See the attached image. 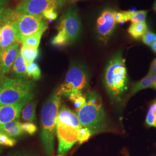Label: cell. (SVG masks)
I'll list each match as a JSON object with an SVG mask.
<instances>
[{"mask_svg": "<svg viewBox=\"0 0 156 156\" xmlns=\"http://www.w3.org/2000/svg\"><path fill=\"white\" fill-rule=\"evenodd\" d=\"M104 85L112 100L121 102L128 89V78L126 61L119 51L108 62L104 73Z\"/></svg>", "mask_w": 156, "mask_h": 156, "instance_id": "6da1fadb", "label": "cell"}, {"mask_svg": "<svg viewBox=\"0 0 156 156\" xmlns=\"http://www.w3.org/2000/svg\"><path fill=\"white\" fill-rule=\"evenodd\" d=\"M35 84L25 78H2L0 80V106L27 103L34 96Z\"/></svg>", "mask_w": 156, "mask_h": 156, "instance_id": "7a4b0ae2", "label": "cell"}, {"mask_svg": "<svg viewBox=\"0 0 156 156\" xmlns=\"http://www.w3.org/2000/svg\"><path fill=\"white\" fill-rule=\"evenodd\" d=\"M62 97L54 93L45 102L41 111V140L48 156L54 152L57 117L61 105Z\"/></svg>", "mask_w": 156, "mask_h": 156, "instance_id": "3957f363", "label": "cell"}, {"mask_svg": "<svg viewBox=\"0 0 156 156\" xmlns=\"http://www.w3.org/2000/svg\"><path fill=\"white\" fill-rule=\"evenodd\" d=\"M86 104L76 111L82 126L87 127L93 135L104 131L106 126V115L101 98L95 92H89Z\"/></svg>", "mask_w": 156, "mask_h": 156, "instance_id": "277c9868", "label": "cell"}, {"mask_svg": "<svg viewBox=\"0 0 156 156\" xmlns=\"http://www.w3.org/2000/svg\"><path fill=\"white\" fill-rule=\"evenodd\" d=\"M81 22L77 10L69 7L62 15L58 23L57 34L51 40L57 47H65L74 42L81 33Z\"/></svg>", "mask_w": 156, "mask_h": 156, "instance_id": "5b68a950", "label": "cell"}, {"mask_svg": "<svg viewBox=\"0 0 156 156\" xmlns=\"http://www.w3.org/2000/svg\"><path fill=\"white\" fill-rule=\"evenodd\" d=\"M13 27L20 44L26 37L39 32H45L48 28V23L43 15H19L13 23Z\"/></svg>", "mask_w": 156, "mask_h": 156, "instance_id": "8992f818", "label": "cell"}, {"mask_svg": "<svg viewBox=\"0 0 156 156\" xmlns=\"http://www.w3.org/2000/svg\"><path fill=\"white\" fill-rule=\"evenodd\" d=\"M89 78L83 68L79 66H73L66 74L65 80L56 91V94L68 97L74 91H82L88 85Z\"/></svg>", "mask_w": 156, "mask_h": 156, "instance_id": "52a82bcc", "label": "cell"}, {"mask_svg": "<svg viewBox=\"0 0 156 156\" xmlns=\"http://www.w3.org/2000/svg\"><path fill=\"white\" fill-rule=\"evenodd\" d=\"M59 8L54 0H23L17 6L15 12L19 15H42L46 11Z\"/></svg>", "mask_w": 156, "mask_h": 156, "instance_id": "ba28073f", "label": "cell"}, {"mask_svg": "<svg viewBox=\"0 0 156 156\" xmlns=\"http://www.w3.org/2000/svg\"><path fill=\"white\" fill-rule=\"evenodd\" d=\"M56 134L58 140V153L65 156L78 142V129L68 126L56 124Z\"/></svg>", "mask_w": 156, "mask_h": 156, "instance_id": "9c48e42d", "label": "cell"}, {"mask_svg": "<svg viewBox=\"0 0 156 156\" xmlns=\"http://www.w3.org/2000/svg\"><path fill=\"white\" fill-rule=\"evenodd\" d=\"M116 23L113 11L106 9L101 13L96 26L97 33L101 41L106 43L115 30Z\"/></svg>", "mask_w": 156, "mask_h": 156, "instance_id": "30bf717a", "label": "cell"}, {"mask_svg": "<svg viewBox=\"0 0 156 156\" xmlns=\"http://www.w3.org/2000/svg\"><path fill=\"white\" fill-rule=\"evenodd\" d=\"M13 22L7 17L0 24L1 39L0 49L7 48L12 45L19 43L13 27Z\"/></svg>", "mask_w": 156, "mask_h": 156, "instance_id": "8fae6325", "label": "cell"}, {"mask_svg": "<svg viewBox=\"0 0 156 156\" xmlns=\"http://www.w3.org/2000/svg\"><path fill=\"white\" fill-rule=\"evenodd\" d=\"M19 44L16 43L5 49H0V65L3 75L10 72L19 51Z\"/></svg>", "mask_w": 156, "mask_h": 156, "instance_id": "7c38bea8", "label": "cell"}, {"mask_svg": "<svg viewBox=\"0 0 156 156\" xmlns=\"http://www.w3.org/2000/svg\"><path fill=\"white\" fill-rule=\"evenodd\" d=\"M26 103L0 106V127L7 123L17 120Z\"/></svg>", "mask_w": 156, "mask_h": 156, "instance_id": "4fadbf2b", "label": "cell"}, {"mask_svg": "<svg viewBox=\"0 0 156 156\" xmlns=\"http://www.w3.org/2000/svg\"><path fill=\"white\" fill-rule=\"evenodd\" d=\"M57 124L70 126L79 129L82 127L77 113L65 105L60 108L57 117Z\"/></svg>", "mask_w": 156, "mask_h": 156, "instance_id": "5bb4252c", "label": "cell"}, {"mask_svg": "<svg viewBox=\"0 0 156 156\" xmlns=\"http://www.w3.org/2000/svg\"><path fill=\"white\" fill-rule=\"evenodd\" d=\"M27 64L20 53L17 54L16 58L12 68V75L15 78H25L27 76Z\"/></svg>", "mask_w": 156, "mask_h": 156, "instance_id": "9a60e30c", "label": "cell"}, {"mask_svg": "<svg viewBox=\"0 0 156 156\" xmlns=\"http://www.w3.org/2000/svg\"><path fill=\"white\" fill-rule=\"evenodd\" d=\"M21 124L18 120L7 123L0 127V131L6 134L11 138L19 137L24 134L21 127Z\"/></svg>", "mask_w": 156, "mask_h": 156, "instance_id": "2e32d148", "label": "cell"}, {"mask_svg": "<svg viewBox=\"0 0 156 156\" xmlns=\"http://www.w3.org/2000/svg\"><path fill=\"white\" fill-rule=\"evenodd\" d=\"M35 109L36 102L32 100L28 101L23 106L22 110V117L23 119L27 122L34 123L35 122Z\"/></svg>", "mask_w": 156, "mask_h": 156, "instance_id": "e0dca14e", "label": "cell"}, {"mask_svg": "<svg viewBox=\"0 0 156 156\" xmlns=\"http://www.w3.org/2000/svg\"><path fill=\"white\" fill-rule=\"evenodd\" d=\"M148 31L146 22L131 23L128 29V33L133 38L139 39Z\"/></svg>", "mask_w": 156, "mask_h": 156, "instance_id": "ac0fdd59", "label": "cell"}, {"mask_svg": "<svg viewBox=\"0 0 156 156\" xmlns=\"http://www.w3.org/2000/svg\"><path fill=\"white\" fill-rule=\"evenodd\" d=\"M20 53L27 66L34 62L39 55L38 48L25 45H22L20 49Z\"/></svg>", "mask_w": 156, "mask_h": 156, "instance_id": "d6986e66", "label": "cell"}, {"mask_svg": "<svg viewBox=\"0 0 156 156\" xmlns=\"http://www.w3.org/2000/svg\"><path fill=\"white\" fill-rule=\"evenodd\" d=\"M156 80V75H147L146 77L143 78L142 80H140L135 84H134L131 91V95H133L135 94V93L142 90L145 89L146 88H150L151 84L153 83V82Z\"/></svg>", "mask_w": 156, "mask_h": 156, "instance_id": "ffe728a7", "label": "cell"}, {"mask_svg": "<svg viewBox=\"0 0 156 156\" xmlns=\"http://www.w3.org/2000/svg\"><path fill=\"white\" fill-rule=\"evenodd\" d=\"M68 98L71 101L78 111L86 104V97L84 95L82 91H74L68 95Z\"/></svg>", "mask_w": 156, "mask_h": 156, "instance_id": "44dd1931", "label": "cell"}, {"mask_svg": "<svg viewBox=\"0 0 156 156\" xmlns=\"http://www.w3.org/2000/svg\"><path fill=\"white\" fill-rule=\"evenodd\" d=\"M44 33V32H39L38 33L28 36L27 37H26L25 38L23 39L22 41V45L38 48L41 42V39Z\"/></svg>", "mask_w": 156, "mask_h": 156, "instance_id": "7402d4cb", "label": "cell"}, {"mask_svg": "<svg viewBox=\"0 0 156 156\" xmlns=\"http://www.w3.org/2000/svg\"><path fill=\"white\" fill-rule=\"evenodd\" d=\"M26 73L27 76L33 80H38L41 76V69L38 65L35 62H33L27 66Z\"/></svg>", "mask_w": 156, "mask_h": 156, "instance_id": "603a6c76", "label": "cell"}, {"mask_svg": "<svg viewBox=\"0 0 156 156\" xmlns=\"http://www.w3.org/2000/svg\"><path fill=\"white\" fill-rule=\"evenodd\" d=\"M146 123L148 126L156 128V105L155 102L151 105L146 119Z\"/></svg>", "mask_w": 156, "mask_h": 156, "instance_id": "cb8c5ba5", "label": "cell"}, {"mask_svg": "<svg viewBox=\"0 0 156 156\" xmlns=\"http://www.w3.org/2000/svg\"><path fill=\"white\" fill-rule=\"evenodd\" d=\"M93 134L87 127L82 126L78 129V142L79 144H82L87 141Z\"/></svg>", "mask_w": 156, "mask_h": 156, "instance_id": "d4e9b609", "label": "cell"}, {"mask_svg": "<svg viewBox=\"0 0 156 156\" xmlns=\"http://www.w3.org/2000/svg\"><path fill=\"white\" fill-rule=\"evenodd\" d=\"M147 14V11H134L130 21L131 23L146 22V17Z\"/></svg>", "mask_w": 156, "mask_h": 156, "instance_id": "484cf974", "label": "cell"}, {"mask_svg": "<svg viewBox=\"0 0 156 156\" xmlns=\"http://www.w3.org/2000/svg\"><path fill=\"white\" fill-rule=\"evenodd\" d=\"M16 144L15 138H11L6 134L0 131V145L12 147Z\"/></svg>", "mask_w": 156, "mask_h": 156, "instance_id": "4316f807", "label": "cell"}, {"mask_svg": "<svg viewBox=\"0 0 156 156\" xmlns=\"http://www.w3.org/2000/svg\"><path fill=\"white\" fill-rule=\"evenodd\" d=\"M21 127L23 133L29 135H33L37 131V127L33 123L26 122L21 124Z\"/></svg>", "mask_w": 156, "mask_h": 156, "instance_id": "83f0119b", "label": "cell"}, {"mask_svg": "<svg viewBox=\"0 0 156 156\" xmlns=\"http://www.w3.org/2000/svg\"><path fill=\"white\" fill-rule=\"evenodd\" d=\"M142 38V41L145 45L151 46L156 39V34L153 32L147 31Z\"/></svg>", "mask_w": 156, "mask_h": 156, "instance_id": "f1b7e54d", "label": "cell"}, {"mask_svg": "<svg viewBox=\"0 0 156 156\" xmlns=\"http://www.w3.org/2000/svg\"><path fill=\"white\" fill-rule=\"evenodd\" d=\"M42 15L45 19L51 21V20H55L57 17V13L56 11V9L51 8V9H49L43 13Z\"/></svg>", "mask_w": 156, "mask_h": 156, "instance_id": "f546056e", "label": "cell"}, {"mask_svg": "<svg viewBox=\"0 0 156 156\" xmlns=\"http://www.w3.org/2000/svg\"><path fill=\"white\" fill-rule=\"evenodd\" d=\"M13 10L9 8H6V7L0 8V24L6 18L9 16Z\"/></svg>", "mask_w": 156, "mask_h": 156, "instance_id": "4dcf8cb0", "label": "cell"}, {"mask_svg": "<svg viewBox=\"0 0 156 156\" xmlns=\"http://www.w3.org/2000/svg\"><path fill=\"white\" fill-rule=\"evenodd\" d=\"M147 75H156V59H154L151 64L149 71Z\"/></svg>", "mask_w": 156, "mask_h": 156, "instance_id": "1f68e13d", "label": "cell"}, {"mask_svg": "<svg viewBox=\"0 0 156 156\" xmlns=\"http://www.w3.org/2000/svg\"><path fill=\"white\" fill-rule=\"evenodd\" d=\"M54 1H56L57 4L58 5V7L60 8L64 5L66 4V2H67L68 0H54Z\"/></svg>", "mask_w": 156, "mask_h": 156, "instance_id": "d6a6232c", "label": "cell"}, {"mask_svg": "<svg viewBox=\"0 0 156 156\" xmlns=\"http://www.w3.org/2000/svg\"><path fill=\"white\" fill-rule=\"evenodd\" d=\"M9 2V0H0V8L6 7Z\"/></svg>", "mask_w": 156, "mask_h": 156, "instance_id": "836d02e7", "label": "cell"}, {"mask_svg": "<svg viewBox=\"0 0 156 156\" xmlns=\"http://www.w3.org/2000/svg\"><path fill=\"white\" fill-rule=\"evenodd\" d=\"M151 49L153 50L155 53H156V39L152 43V44L150 46Z\"/></svg>", "mask_w": 156, "mask_h": 156, "instance_id": "e575fe53", "label": "cell"}, {"mask_svg": "<svg viewBox=\"0 0 156 156\" xmlns=\"http://www.w3.org/2000/svg\"><path fill=\"white\" fill-rule=\"evenodd\" d=\"M31 156L29 154H26V153H16V154H12L11 156Z\"/></svg>", "mask_w": 156, "mask_h": 156, "instance_id": "d590c367", "label": "cell"}, {"mask_svg": "<svg viewBox=\"0 0 156 156\" xmlns=\"http://www.w3.org/2000/svg\"><path fill=\"white\" fill-rule=\"evenodd\" d=\"M151 89H153L156 90V80L153 82V83L151 84V87H150Z\"/></svg>", "mask_w": 156, "mask_h": 156, "instance_id": "8d00e7d4", "label": "cell"}, {"mask_svg": "<svg viewBox=\"0 0 156 156\" xmlns=\"http://www.w3.org/2000/svg\"><path fill=\"white\" fill-rule=\"evenodd\" d=\"M3 76H4V75H3L2 73V70H1V65H0V79H1V78H2Z\"/></svg>", "mask_w": 156, "mask_h": 156, "instance_id": "74e56055", "label": "cell"}, {"mask_svg": "<svg viewBox=\"0 0 156 156\" xmlns=\"http://www.w3.org/2000/svg\"><path fill=\"white\" fill-rule=\"evenodd\" d=\"M154 9L156 12V0L155 2H154Z\"/></svg>", "mask_w": 156, "mask_h": 156, "instance_id": "f35d334b", "label": "cell"}, {"mask_svg": "<svg viewBox=\"0 0 156 156\" xmlns=\"http://www.w3.org/2000/svg\"><path fill=\"white\" fill-rule=\"evenodd\" d=\"M0 39H1V27H0Z\"/></svg>", "mask_w": 156, "mask_h": 156, "instance_id": "ab89813d", "label": "cell"}, {"mask_svg": "<svg viewBox=\"0 0 156 156\" xmlns=\"http://www.w3.org/2000/svg\"><path fill=\"white\" fill-rule=\"evenodd\" d=\"M62 156V155H57V156Z\"/></svg>", "mask_w": 156, "mask_h": 156, "instance_id": "60d3db41", "label": "cell"}, {"mask_svg": "<svg viewBox=\"0 0 156 156\" xmlns=\"http://www.w3.org/2000/svg\"><path fill=\"white\" fill-rule=\"evenodd\" d=\"M71 1H73V0H71Z\"/></svg>", "mask_w": 156, "mask_h": 156, "instance_id": "b9f144b4", "label": "cell"}]
</instances>
